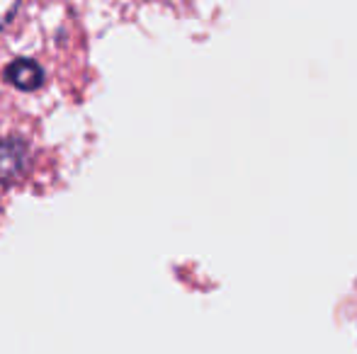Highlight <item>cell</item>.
Returning <instances> with one entry per match:
<instances>
[{"instance_id":"cell-3","label":"cell","mask_w":357,"mask_h":354,"mask_svg":"<svg viewBox=\"0 0 357 354\" xmlns=\"http://www.w3.org/2000/svg\"><path fill=\"white\" fill-rule=\"evenodd\" d=\"M17 13V3L15 0H0V29L10 22V17Z\"/></svg>"},{"instance_id":"cell-1","label":"cell","mask_w":357,"mask_h":354,"mask_svg":"<svg viewBox=\"0 0 357 354\" xmlns=\"http://www.w3.org/2000/svg\"><path fill=\"white\" fill-rule=\"evenodd\" d=\"M29 166V146L22 136L0 138V182H15Z\"/></svg>"},{"instance_id":"cell-2","label":"cell","mask_w":357,"mask_h":354,"mask_svg":"<svg viewBox=\"0 0 357 354\" xmlns=\"http://www.w3.org/2000/svg\"><path fill=\"white\" fill-rule=\"evenodd\" d=\"M5 81L17 90L32 92V90L42 88L44 71L37 61H32V58H15V61H10L8 66H5Z\"/></svg>"}]
</instances>
